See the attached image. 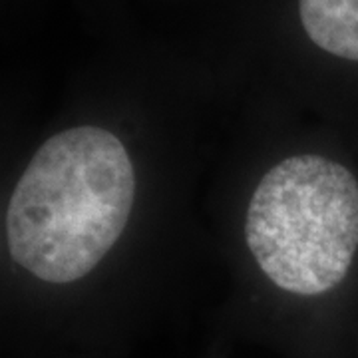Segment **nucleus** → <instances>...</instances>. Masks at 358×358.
<instances>
[{
  "label": "nucleus",
  "mask_w": 358,
  "mask_h": 358,
  "mask_svg": "<svg viewBox=\"0 0 358 358\" xmlns=\"http://www.w3.org/2000/svg\"><path fill=\"white\" fill-rule=\"evenodd\" d=\"M249 251L287 293L315 296L343 282L358 249V183L345 166L294 155L259 181L247 209Z\"/></svg>",
  "instance_id": "2"
},
{
  "label": "nucleus",
  "mask_w": 358,
  "mask_h": 358,
  "mask_svg": "<svg viewBox=\"0 0 358 358\" xmlns=\"http://www.w3.org/2000/svg\"><path fill=\"white\" fill-rule=\"evenodd\" d=\"M134 199L126 145L103 128L64 129L40 145L14 187L8 251L40 281H78L120 239Z\"/></svg>",
  "instance_id": "1"
},
{
  "label": "nucleus",
  "mask_w": 358,
  "mask_h": 358,
  "mask_svg": "<svg viewBox=\"0 0 358 358\" xmlns=\"http://www.w3.org/2000/svg\"><path fill=\"white\" fill-rule=\"evenodd\" d=\"M299 16L319 48L358 62V0H299Z\"/></svg>",
  "instance_id": "3"
}]
</instances>
